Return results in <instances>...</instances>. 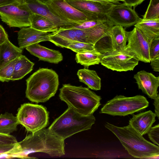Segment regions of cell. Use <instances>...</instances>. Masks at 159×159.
I'll return each mask as SVG.
<instances>
[{
	"label": "cell",
	"instance_id": "obj_5",
	"mask_svg": "<svg viewBox=\"0 0 159 159\" xmlns=\"http://www.w3.org/2000/svg\"><path fill=\"white\" fill-rule=\"evenodd\" d=\"M95 120L93 115H82L68 107L48 129L54 135L65 140L78 133L90 129Z\"/></svg>",
	"mask_w": 159,
	"mask_h": 159
},
{
	"label": "cell",
	"instance_id": "obj_21",
	"mask_svg": "<svg viewBox=\"0 0 159 159\" xmlns=\"http://www.w3.org/2000/svg\"><path fill=\"white\" fill-rule=\"evenodd\" d=\"M77 75L80 81L89 88L94 90H100L101 79L95 71L84 68L78 70Z\"/></svg>",
	"mask_w": 159,
	"mask_h": 159
},
{
	"label": "cell",
	"instance_id": "obj_28",
	"mask_svg": "<svg viewBox=\"0 0 159 159\" xmlns=\"http://www.w3.org/2000/svg\"><path fill=\"white\" fill-rule=\"evenodd\" d=\"M17 58L8 63L0 69V81L2 82L11 80Z\"/></svg>",
	"mask_w": 159,
	"mask_h": 159
},
{
	"label": "cell",
	"instance_id": "obj_9",
	"mask_svg": "<svg viewBox=\"0 0 159 159\" xmlns=\"http://www.w3.org/2000/svg\"><path fill=\"white\" fill-rule=\"evenodd\" d=\"M32 13L24 3L16 2L0 6V18L10 27L30 26V18Z\"/></svg>",
	"mask_w": 159,
	"mask_h": 159
},
{
	"label": "cell",
	"instance_id": "obj_1",
	"mask_svg": "<svg viewBox=\"0 0 159 159\" xmlns=\"http://www.w3.org/2000/svg\"><path fill=\"white\" fill-rule=\"evenodd\" d=\"M64 140L58 137L46 128L27 136L18 142L17 158H37L29 157L31 153L41 152L52 157H60L65 154Z\"/></svg>",
	"mask_w": 159,
	"mask_h": 159
},
{
	"label": "cell",
	"instance_id": "obj_41",
	"mask_svg": "<svg viewBox=\"0 0 159 159\" xmlns=\"http://www.w3.org/2000/svg\"><path fill=\"white\" fill-rule=\"evenodd\" d=\"M159 3V0H150L149 4H155Z\"/></svg>",
	"mask_w": 159,
	"mask_h": 159
},
{
	"label": "cell",
	"instance_id": "obj_12",
	"mask_svg": "<svg viewBox=\"0 0 159 159\" xmlns=\"http://www.w3.org/2000/svg\"><path fill=\"white\" fill-rule=\"evenodd\" d=\"M126 34L128 43L125 49L139 61L150 63L149 48L152 39L146 37L136 27L130 31H126Z\"/></svg>",
	"mask_w": 159,
	"mask_h": 159
},
{
	"label": "cell",
	"instance_id": "obj_11",
	"mask_svg": "<svg viewBox=\"0 0 159 159\" xmlns=\"http://www.w3.org/2000/svg\"><path fill=\"white\" fill-rule=\"evenodd\" d=\"M126 31L120 25L111 27L94 44V49L102 54L116 50H123L127 44Z\"/></svg>",
	"mask_w": 159,
	"mask_h": 159
},
{
	"label": "cell",
	"instance_id": "obj_27",
	"mask_svg": "<svg viewBox=\"0 0 159 159\" xmlns=\"http://www.w3.org/2000/svg\"><path fill=\"white\" fill-rule=\"evenodd\" d=\"M66 48L78 53L93 50L94 47V44L92 43L70 41Z\"/></svg>",
	"mask_w": 159,
	"mask_h": 159
},
{
	"label": "cell",
	"instance_id": "obj_14",
	"mask_svg": "<svg viewBox=\"0 0 159 159\" xmlns=\"http://www.w3.org/2000/svg\"><path fill=\"white\" fill-rule=\"evenodd\" d=\"M24 3L32 13L47 18L58 28L79 24L57 16L44 3L39 0H27Z\"/></svg>",
	"mask_w": 159,
	"mask_h": 159
},
{
	"label": "cell",
	"instance_id": "obj_3",
	"mask_svg": "<svg viewBox=\"0 0 159 159\" xmlns=\"http://www.w3.org/2000/svg\"><path fill=\"white\" fill-rule=\"evenodd\" d=\"M26 97L30 101L42 103L56 93L59 85L58 75L52 69L40 68L26 80Z\"/></svg>",
	"mask_w": 159,
	"mask_h": 159
},
{
	"label": "cell",
	"instance_id": "obj_24",
	"mask_svg": "<svg viewBox=\"0 0 159 159\" xmlns=\"http://www.w3.org/2000/svg\"><path fill=\"white\" fill-rule=\"evenodd\" d=\"M30 20V26L40 31L52 33L59 28L48 19L36 14L32 13Z\"/></svg>",
	"mask_w": 159,
	"mask_h": 159
},
{
	"label": "cell",
	"instance_id": "obj_15",
	"mask_svg": "<svg viewBox=\"0 0 159 159\" xmlns=\"http://www.w3.org/2000/svg\"><path fill=\"white\" fill-rule=\"evenodd\" d=\"M139 89L151 99H154L157 96V89L159 86V77L152 73L141 70L134 76Z\"/></svg>",
	"mask_w": 159,
	"mask_h": 159
},
{
	"label": "cell",
	"instance_id": "obj_34",
	"mask_svg": "<svg viewBox=\"0 0 159 159\" xmlns=\"http://www.w3.org/2000/svg\"><path fill=\"white\" fill-rule=\"evenodd\" d=\"M18 143L14 136L10 134H0V144H15Z\"/></svg>",
	"mask_w": 159,
	"mask_h": 159
},
{
	"label": "cell",
	"instance_id": "obj_19",
	"mask_svg": "<svg viewBox=\"0 0 159 159\" xmlns=\"http://www.w3.org/2000/svg\"><path fill=\"white\" fill-rule=\"evenodd\" d=\"M156 115L149 110L134 115L129 121V124L141 135L147 134L155 122Z\"/></svg>",
	"mask_w": 159,
	"mask_h": 159
},
{
	"label": "cell",
	"instance_id": "obj_6",
	"mask_svg": "<svg viewBox=\"0 0 159 159\" xmlns=\"http://www.w3.org/2000/svg\"><path fill=\"white\" fill-rule=\"evenodd\" d=\"M149 103L143 96L127 97L116 95L107 102L99 113L114 116H125L143 110L148 107Z\"/></svg>",
	"mask_w": 159,
	"mask_h": 159
},
{
	"label": "cell",
	"instance_id": "obj_25",
	"mask_svg": "<svg viewBox=\"0 0 159 159\" xmlns=\"http://www.w3.org/2000/svg\"><path fill=\"white\" fill-rule=\"evenodd\" d=\"M19 124L16 116L6 112L0 114V134H10L17 130Z\"/></svg>",
	"mask_w": 159,
	"mask_h": 159
},
{
	"label": "cell",
	"instance_id": "obj_35",
	"mask_svg": "<svg viewBox=\"0 0 159 159\" xmlns=\"http://www.w3.org/2000/svg\"><path fill=\"white\" fill-rule=\"evenodd\" d=\"M144 0H125L124 3L125 5L134 8L141 3Z\"/></svg>",
	"mask_w": 159,
	"mask_h": 159
},
{
	"label": "cell",
	"instance_id": "obj_40",
	"mask_svg": "<svg viewBox=\"0 0 159 159\" xmlns=\"http://www.w3.org/2000/svg\"><path fill=\"white\" fill-rule=\"evenodd\" d=\"M86 0L89 1L95 2H100L103 4H107L110 2L116 3L119 2H116L112 0Z\"/></svg>",
	"mask_w": 159,
	"mask_h": 159
},
{
	"label": "cell",
	"instance_id": "obj_13",
	"mask_svg": "<svg viewBox=\"0 0 159 159\" xmlns=\"http://www.w3.org/2000/svg\"><path fill=\"white\" fill-rule=\"evenodd\" d=\"M106 16L114 25H120L125 28L134 25L141 19L134 9L119 2L112 3Z\"/></svg>",
	"mask_w": 159,
	"mask_h": 159
},
{
	"label": "cell",
	"instance_id": "obj_37",
	"mask_svg": "<svg viewBox=\"0 0 159 159\" xmlns=\"http://www.w3.org/2000/svg\"><path fill=\"white\" fill-rule=\"evenodd\" d=\"M150 62L151 65L153 70L155 71L158 72L159 71V56L151 60Z\"/></svg>",
	"mask_w": 159,
	"mask_h": 159
},
{
	"label": "cell",
	"instance_id": "obj_36",
	"mask_svg": "<svg viewBox=\"0 0 159 159\" xmlns=\"http://www.w3.org/2000/svg\"><path fill=\"white\" fill-rule=\"evenodd\" d=\"M8 39L7 34L3 27L0 25V45Z\"/></svg>",
	"mask_w": 159,
	"mask_h": 159
},
{
	"label": "cell",
	"instance_id": "obj_7",
	"mask_svg": "<svg viewBox=\"0 0 159 159\" xmlns=\"http://www.w3.org/2000/svg\"><path fill=\"white\" fill-rule=\"evenodd\" d=\"M19 123L34 133L49 125V112L42 105L25 103L18 110L16 116Z\"/></svg>",
	"mask_w": 159,
	"mask_h": 159
},
{
	"label": "cell",
	"instance_id": "obj_44",
	"mask_svg": "<svg viewBox=\"0 0 159 159\" xmlns=\"http://www.w3.org/2000/svg\"><path fill=\"white\" fill-rule=\"evenodd\" d=\"M113 0L114 1H116V2H119V1H122V2H124V1L125 0Z\"/></svg>",
	"mask_w": 159,
	"mask_h": 159
},
{
	"label": "cell",
	"instance_id": "obj_43",
	"mask_svg": "<svg viewBox=\"0 0 159 159\" xmlns=\"http://www.w3.org/2000/svg\"><path fill=\"white\" fill-rule=\"evenodd\" d=\"M41 2H42L44 3L46 2H47L48 1H50L51 0H39Z\"/></svg>",
	"mask_w": 159,
	"mask_h": 159
},
{
	"label": "cell",
	"instance_id": "obj_29",
	"mask_svg": "<svg viewBox=\"0 0 159 159\" xmlns=\"http://www.w3.org/2000/svg\"><path fill=\"white\" fill-rule=\"evenodd\" d=\"M107 20H108L107 17L98 19L88 20L79 24L62 27V28L66 29L86 30L92 28Z\"/></svg>",
	"mask_w": 159,
	"mask_h": 159
},
{
	"label": "cell",
	"instance_id": "obj_2",
	"mask_svg": "<svg viewBox=\"0 0 159 159\" xmlns=\"http://www.w3.org/2000/svg\"><path fill=\"white\" fill-rule=\"evenodd\" d=\"M105 127L118 138L128 154L138 158L158 157L159 147L145 139L129 124L118 127L106 122Z\"/></svg>",
	"mask_w": 159,
	"mask_h": 159
},
{
	"label": "cell",
	"instance_id": "obj_20",
	"mask_svg": "<svg viewBox=\"0 0 159 159\" xmlns=\"http://www.w3.org/2000/svg\"><path fill=\"white\" fill-rule=\"evenodd\" d=\"M23 49L13 44L7 39L0 45V69L22 54Z\"/></svg>",
	"mask_w": 159,
	"mask_h": 159
},
{
	"label": "cell",
	"instance_id": "obj_18",
	"mask_svg": "<svg viewBox=\"0 0 159 159\" xmlns=\"http://www.w3.org/2000/svg\"><path fill=\"white\" fill-rule=\"evenodd\" d=\"M25 48L31 54L38 58L39 60L58 64L63 59L62 55L59 51L46 48L39 43L31 45Z\"/></svg>",
	"mask_w": 159,
	"mask_h": 159
},
{
	"label": "cell",
	"instance_id": "obj_23",
	"mask_svg": "<svg viewBox=\"0 0 159 159\" xmlns=\"http://www.w3.org/2000/svg\"><path fill=\"white\" fill-rule=\"evenodd\" d=\"M134 26L150 39L159 38V19L149 20L141 19Z\"/></svg>",
	"mask_w": 159,
	"mask_h": 159
},
{
	"label": "cell",
	"instance_id": "obj_4",
	"mask_svg": "<svg viewBox=\"0 0 159 159\" xmlns=\"http://www.w3.org/2000/svg\"><path fill=\"white\" fill-rule=\"evenodd\" d=\"M59 90L60 99L82 115H93L101 105V97L88 88L68 84H63Z\"/></svg>",
	"mask_w": 159,
	"mask_h": 159
},
{
	"label": "cell",
	"instance_id": "obj_31",
	"mask_svg": "<svg viewBox=\"0 0 159 159\" xmlns=\"http://www.w3.org/2000/svg\"><path fill=\"white\" fill-rule=\"evenodd\" d=\"M158 19L159 3L153 4H149L142 19L144 20H149Z\"/></svg>",
	"mask_w": 159,
	"mask_h": 159
},
{
	"label": "cell",
	"instance_id": "obj_17",
	"mask_svg": "<svg viewBox=\"0 0 159 159\" xmlns=\"http://www.w3.org/2000/svg\"><path fill=\"white\" fill-rule=\"evenodd\" d=\"M70 5L84 13L97 15H106L112 4H103L100 2L86 0H65Z\"/></svg>",
	"mask_w": 159,
	"mask_h": 159
},
{
	"label": "cell",
	"instance_id": "obj_33",
	"mask_svg": "<svg viewBox=\"0 0 159 159\" xmlns=\"http://www.w3.org/2000/svg\"><path fill=\"white\" fill-rule=\"evenodd\" d=\"M148 138L154 144L159 146V125L151 127L147 133Z\"/></svg>",
	"mask_w": 159,
	"mask_h": 159
},
{
	"label": "cell",
	"instance_id": "obj_26",
	"mask_svg": "<svg viewBox=\"0 0 159 159\" xmlns=\"http://www.w3.org/2000/svg\"><path fill=\"white\" fill-rule=\"evenodd\" d=\"M101 54L95 49L93 50L77 53L75 60L78 63L88 67L100 63Z\"/></svg>",
	"mask_w": 159,
	"mask_h": 159
},
{
	"label": "cell",
	"instance_id": "obj_10",
	"mask_svg": "<svg viewBox=\"0 0 159 159\" xmlns=\"http://www.w3.org/2000/svg\"><path fill=\"white\" fill-rule=\"evenodd\" d=\"M44 3L57 16L77 24L88 20L106 17L105 15H93L84 13L70 5L65 0H51Z\"/></svg>",
	"mask_w": 159,
	"mask_h": 159
},
{
	"label": "cell",
	"instance_id": "obj_22",
	"mask_svg": "<svg viewBox=\"0 0 159 159\" xmlns=\"http://www.w3.org/2000/svg\"><path fill=\"white\" fill-rule=\"evenodd\" d=\"M34 65V63L22 54L17 58L11 80L14 81L22 79L32 71Z\"/></svg>",
	"mask_w": 159,
	"mask_h": 159
},
{
	"label": "cell",
	"instance_id": "obj_42",
	"mask_svg": "<svg viewBox=\"0 0 159 159\" xmlns=\"http://www.w3.org/2000/svg\"><path fill=\"white\" fill-rule=\"evenodd\" d=\"M18 2L21 3H24L27 0H18Z\"/></svg>",
	"mask_w": 159,
	"mask_h": 159
},
{
	"label": "cell",
	"instance_id": "obj_32",
	"mask_svg": "<svg viewBox=\"0 0 159 159\" xmlns=\"http://www.w3.org/2000/svg\"><path fill=\"white\" fill-rule=\"evenodd\" d=\"M150 60L159 56V38L152 40L149 48Z\"/></svg>",
	"mask_w": 159,
	"mask_h": 159
},
{
	"label": "cell",
	"instance_id": "obj_8",
	"mask_svg": "<svg viewBox=\"0 0 159 159\" xmlns=\"http://www.w3.org/2000/svg\"><path fill=\"white\" fill-rule=\"evenodd\" d=\"M139 61L125 48L101 54L100 63L108 69L117 71L133 70Z\"/></svg>",
	"mask_w": 159,
	"mask_h": 159
},
{
	"label": "cell",
	"instance_id": "obj_38",
	"mask_svg": "<svg viewBox=\"0 0 159 159\" xmlns=\"http://www.w3.org/2000/svg\"><path fill=\"white\" fill-rule=\"evenodd\" d=\"M153 105L155 107V114L156 116L159 119V94L154 99Z\"/></svg>",
	"mask_w": 159,
	"mask_h": 159
},
{
	"label": "cell",
	"instance_id": "obj_39",
	"mask_svg": "<svg viewBox=\"0 0 159 159\" xmlns=\"http://www.w3.org/2000/svg\"><path fill=\"white\" fill-rule=\"evenodd\" d=\"M18 2V0H0V6L7 5Z\"/></svg>",
	"mask_w": 159,
	"mask_h": 159
},
{
	"label": "cell",
	"instance_id": "obj_30",
	"mask_svg": "<svg viewBox=\"0 0 159 159\" xmlns=\"http://www.w3.org/2000/svg\"><path fill=\"white\" fill-rule=\"evenodd\" d=\"M18 143L15 144H0V158L7 157L16 158V152Z\"/></svg>",
	"mask_w": 159,
	"mask_h": 159
},
{
	"label": "cell",
	"instance_id": "obj_16",
	"mask_svg": "<svg viewBox=\"0 0 159 159\" xmlns=\"http://www.w3.org/2000/svg\"><path fill=\"white\" fill-rule=\"evenodd\" d=\"M50 34L37 30L30 26L21 28L18 32L19 47L23 49L35 43L50 41Z\"/></svg>",
	"mask_w": 159,
	"mask_h": 159
}]
</instances>
